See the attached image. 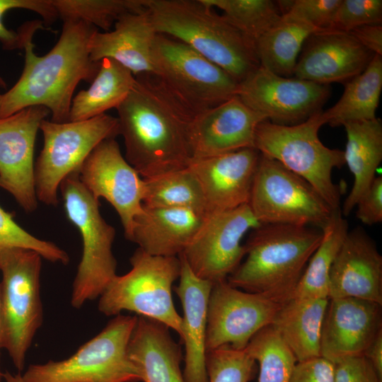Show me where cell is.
Wrapping results in <instances>:
<instances>
[{"instance_id":"6da1fadb","label":"cell","mask_w":382,"mask_h":382,"mask_svg":"<svg viewBox=\"0 0 382 382\" xmlns=\"http://www.w3.org/2000/svg\"><path fill=\"white\" fill-rule=\"evenodd\" d=\"M116 110L125 158L142 178L189 166L196 113L158 75L136 76L132 90Z\"/></svg>"},{"instance_id":"7a4b0ae2","label":"cell","mask_w":382,"mask_h":382,"mask_svg":"<svg viewBox=\"0 0 382 382\" xmlns=\"http://www.w3.org/2000/svg\"><path fill=\"white\" fill-rule=\"evenodd\" d=\"M42 25L28 33L23 49L25 63L16 84L2 94L0 118L10 116L25 108L44 106L55 122L69 121L74 90L81 81L92 82L100 62L90 58L88 42L97 28L82 21H63L62 34L46 54L39 57L33 51V37Z\"/></svg>"},{"instance_id":"3957f363","label":"cell","mask_w":382,"mask_h":382,"mask_svg":"<svg viewBox=\"0 0 382 382\" xmlns=\"http://www.w3.org/2000/svg\"><path fill=\"white\" fill-rule=\"evenodd\" d=\"M323 236L322 229L312 226L261 224L244 245L245 261L226 280L236 288L284 303L291 299Z\"/></svg>"},{"instance_id":"277c9868","label":"cell","mask_w":382,"mask_h":382,"mask_svg":"<svg viewBox=\"0 0 382 382\" xmlns=\"http://www.w3.org/2000/svg\"><path fill=\"white\" fill-rule=\"evenodd\" d=\"M155 30L175 38L238 83L260 66L254 45L202 0H144Z\"/></svg>"},{"instance_id":"5b68a950","label":"cell","mask_w":382,"mask_h":382,"mask_svg":"<svg viewBox=\"0 0 382 382\" xmlns=\"http://www.w3.org/2000/svg\"><path fill=\"white\" fill-rule=\"evenodd\" d=\"M323 112L293 125L264 120L256 128L254 146L262 155L306 180L336 210L340 209L342 189L332 181V171L342 168L345 161L344 151L330 149L319 139V129L326 124Z\"/></svg>"},{"instance_id":"8992f818","label":"cell","mask_w":382,"mask_h":382,"mask_svg":"<svg viewBox=\"0 0 382 382\" xmlns=\"http://www.w3.org/2000/svg\"><path fill=\"white\" fill-rule=\"evenodd\" d=\"M59 189L66 218L79 230L82 241L71 296V305L80 308L98 299L117 275L112 253L115 230L102 216L99 200L83 186L79 172L66 176Z\"/></svg>"},{"instance_id":"52a82bcc","label":"cell","mask_w":382,"mask_h":382,"mask_svg":"<svg viewBox=\"0 0 382 382\" xmlns=\"http://www.w3.org/2000/svg\"><path fill=\"white\" fill-rule=\"evenodd\" d=\"M131 270L116 275L99 296L98 311L107 316L122 311L158 321L181 335L182 317L172 298V286L179 278L178 257L151 255L138 248L129 259Z\"/></svg>"},{"instance_id":"ba28073f","label":"cell","mask_w":382,"mask_h":382,"mask_svg":"<svg viewBox=\"0 0 382 382\" xmlns=\"http://www.w3.org/2000/svg\"><path fill=\"white\" fill-rule=\"evenodd\" d=\"M137 316L119 314L69 357L30 364L23 382H139V373L128 355Z\"/></svg>"},{"instance_id":"9c48e42d","label":"cell","mask_w":382,"mask_h":382,"mask_svg":"<svg viewBox=\"0 0 382 382\" xmlns=\"http://www.w3.org/2000/svg\"><path fill=\"white\" fill-rule=\"evenodd\" d=\"M42 258L37 253L23 248L8 249L0 253L1 349L7 351L20 373L42 323Z\"/></svg>"},{"instance_id":"30bf717a","label":"cell","mask_w":382,"mask_h":382,"mask_svg":"<svg viewBox=\"0 0 382 382\" xmlns=\"http://www.w3.org/2000/svg\"><path fill=\"white\" fill-rule=\"evenodd\" d=\"M44 144L35 165L38 201L56 206L63 180L81 166L103 140L120 134L117 117L102 114L88 120L55 122L42 120Z\"/></svg>"},{"instance_id":"8fae6325","label":"cell","mask_w":382,"mask_h":382,"mask_svg":"<svg viewBox=\"0 0 382 382\" xmlns=\"http://www.w3.org/2000/svg\"><path fill=\"white\" fill-rule=\"evenodd\" d=\"M248 204L260 224L320 229L334 211L306 180L261 154Z\"/></svg>"},{"instance_id":"7c38bea8","label":"cell","mask_w":382,"mask_h":382,"mask_svg":"<svg viewBox=\"0 0 382 382\" xmlns=\"http://www.w3.org/2000/svg\"><path fill=\"white\" fill-rule=\"evenodd\" d=\"M151 62L154 74L196 114L237 96L234 78L175 38L157 33Z\"/></svg>"},{"instance_id":"4fadbf2b","label":"cell","mask_w":382,"mask_h":382,"mask_svg":"<svg viewBox=\"0 0 382 382\" xmlns=\"http://www.w3.org/2000/svg\"><path fill=\"white\" fill-rule=\"evenodd\" d=\"M260 225L248 204L209 214L180 255L198 277L213 284L226 280L245 255L242 238Z\"/></svg>"},{"instance_id":"5bb4252c","label":"cell","mask_w":382,"mask_h":382,"mask_svg":"<svg viewBox=\"0 0 382 382\" xmlns=\"http://www.w3.org/2000/svg\"><path fill=\"white\" fill-rule=\"evenodd\" d=\"M283 303L260 293L242 291L227 280L214 283L207 304V351L224 345L244 349L270 325Z\"/></svg>"},{"instance_id":"9a60e30c","label":"cell","mask_w":382,"mask_h":382,"mask_svg":"<svg viewBox=\"0 0 382 382\" xmlns=\"http://www.w3.org/2000/svg\"><path fill=\"white\" fill-rule=\"evenodd\" d=\"M330 93L328 85L281 76L260 66L239 83L237 96L270 122L293 125L322 110Z\"/></svg>"},{"instance_id":"2e32d148","label":"cell","mask_w":382,"mask_h":382,"mask_svg":"<svg viewBox=\"0 0 382 382\" xmlns=\"http://www.w3.org/2000/svg\"><path fill=\"white\" fill-rule=\"evenodd\" d=\"M79 176L95 198L105 199L115 209L128 239L135 218L143 212L146 184L122 156L115 138L103 140L93 150Z\"/></svg>"},{"instance_id":"e0dca14e","label":"cell","mask_w":382,"mask_h":382,"mask_svg":"<svg viewBox=\"0 0 382 382\" xmlns=\"http://www.w3.org/2000/svg\"><path fill=\"white\" fill-rule=\"evenodd\" d=\"M50 113L34 105L0 118V187L27 212L37 207L34 147L41 122Z\"/></svg>"},{"instance_id":"ac0fdd59","label":"cell","mask_w":382,"mask_h":382,"mask_svg":"<svg viewBox=\"0 0 382 382\" xmlns=\"http://www.w3.org/2000/svg\"><path fill=\"white\" fill-rule=\"evenodd\" d=\"M381 330V305L351 297L329 299L322 324L320 356L335 364L364 355Z\"/></svg>"},{"instance_id":"d6986e66","label":"cell","mask_w":382,"mask_h":382,"mask_svg":"<svg viewBox=\"0 0 382 382\" xmlns=\"http://www.w3.org/2000/svg\"><path fill=\"white\" fill-rule=\"evenodd\" d=\"M301 50L293 76L323 85L348 81L375 55L350 33L335 30L313 33Z\"/></svg>"},{"instance_id":"ffe728a7","label":"cell","mask_w":382,"mask_h":382,"mask_svg":"<svg viewBox=\"0 0 382 382\" xmlns=\"http://www.w3.org/2000/svg\"><path fill=\"white\" fill-rule=\"evenodd\" d=\"M260 154L254 148L193 159L188 168L197 179L207 214L248 203Z\"/></svg>"},{"instance_id":"44dd1931","label":"cell","mask_w":382,"mask_h":382,"mask_svg":"<svg viewBox=\"0 0 382 382\" xmlns=\"http://www.w3.org/2000/svg\"><path fill=\"white\" fill-rule=\"evenodd\" d=\"M266 120L238 96L196 114L191 129L193 159L255 149L256 128Z\"/></svg>"},{"instance_id":"7402d4cb","label":"cell","mask_w":382,"mask_h":382,"mask_svg":"<svg viewBox=\"0 0 382 382\" xmlns=\"http://www.w3.org/2000/svg\"><path fill=\"white\" fill-rule=\"evenodd\" d=\"M348 297L382 306V256L361 228L348 231L330 271L328 298Z\"/></svg>"},{"instance_id":"603a6c76","label":"cell","mask_w":382,"mask_h":382,"mask_svg":"<svg viewBox=\"0 0 382 382\" xmlns=\"http://www.w3.org/2000/svg\"><path fill=\"white\" fill-rule=\"evenodd\" d=\"M156 35L146 8L126 13L116 21L113 30L93 33L88 42L90 58L95 62L114 59L134 76L154 73L151 49Z\"/></svg>"},{"instance_id":"cb8c5ba5","label":"cell","mask_w":382,"mask_h":382,"mask_svg":"<svg viewBox=\"0 0 382 382\" xmlns=\"http://www.w3.org/2000/svg\"><path fill=\"white\" fill-rule=\"evenodd\" d=\"M179 284L174 289L183 309L180 339L185 346V382H208L206 370L207 304L213 283L196 276L182 255Z\"/></svg>"},{"instance_id":"d4e9b609","label":"cell","mask_w":382,"mask_h":382,"mask_svg":"<svg viewBox=\"0 0 382 382\" xmlns=\"http://www.w3.org/2000/svg\"><path fill=\"white\" fill-rule=\"evenodd\" d=\"M207 216L187 209L150 207L143 204V212L135 218L128 240L149 255L178 257Z\"/></svg>"},{"instance_id":"484cf974","label":"cell","mask_w":382,"mask_h":382,"mask_svg":"<svg viewBox=\"0 0 382 382\" xmlns=\"http://www.w3.org/2000/svg\"><path fill=\"white\" fill-rule=\"evenodd\" d=\"M168 329L158 321L137 316L127 351L143 382H185L181 349Z\"/></svg>"},{"instance_id":"4316f807","label":"cell","mask_w":382,"mask_h":382,"mask_svg":"<svg viewBox=\"0 0 382 382\" xmlns=\"http://www.w3.org/2000/svg\"><path fill=\"white\" fill-rule=\"evenodd\" d=\"M343 126L347 134L345 161L354 175L353 186L341 211L348 216L371 185L382 161V122L376 117Z\"/></svg>"},{"instance_id":"83f0119b","label":"cell","mask_w":382,"mask_h":382,"mask_svg":"<svg viewBox=\"0 0 382 382\" xmlns=\"http://www.w3.org/2000/svg\"><path fill=\"white\" fill-rule=\"evenodd\" d=\"M329 299L291 298L271 324L297 361L320 356L322 324Z\"/></svg>"},{"instance_id":"f1b7e54d","label":"cell","mask_w":382,"mask_h":382,"mask_svg":"<svg viewBox=\"0 0 382 382\" xmlns=\"http://www.w3.org/2000/svg\"><path fill=\"white\" fill-rule=\"evenodd\" d=\"M135 82V76L114 59L100 62L97 75L87 90L79 91L72 99L69 121H81L117 108L125 100Z\"/></svg>"},{"instance_id":"f546056e","label":"cell","mask_w":382,"mask_h":382,"mask_svg":"<svg viewBox=\"0 0 382 382\" xmlns=\"http://www.w3.org/2000/svg\"><path fill=\"white\" fill-rule=\"evenodd\" d=\"M316 29L289 14L265 31L255 42L260 66L281 76L291 77L299 54Z\"/></svg>"},{"instance_id":"4dcf8cb0","label":"cell","mask_w":382,"mask_h":382,"mask_svg":"<svg viewBox=\"0 0 382 382\" xmlns=\"http://www.w3.org/2000/svg\"><path fill=\"white\" fill-rule=\"evenodd\" d=\"M382 89V56L375 54L366 68L345 83L343 93L331 108L323 112L331 127L376 118Z\"/></svg>"},{"instance_id":"1f68e13d","label":"cell","mask_w":382,"mask_h":382,"mask_svg":"<svg viewBox=\"0 0 382 382\" xmlns=\"http://www.w3.org/2000/svg\"><path fill=\"white\" fill-rule=\"evenodd\" d=\"M322 230L321 243L311 257L291 298L329 299L330 268L349 231L340 209L332 212Z\"/></svg>"},{"instance_id":"d6a6232c","label":"cell","mask_w":382,"mask_h":382,"mask_svg":"<svg viewBox=\"0 0 382 382\" xmlns=\"http://www.w3.org/2000/svg\"><path fill=\"white\" fill-rule=\"evenodd\" d=\"M144 180V205L187 209L204 216L208 215L200 185L188 166Z\"/></svg>"},{"instance_id":"836d02e7","label":"cell","mask_w":382,"mask_h":382,"mask_svg":"<svg viewBox=\"0 0 382 382\" xmlns=\"http://www.w3.org/2000/svg\"><path fill=\"white\" fill-rule=\"evenodd\" d=\"M202 1L221 10L224 18L253 45L282 17L276 2L270 0Z\"/></svg>"},{"instance_id":"e575fe53","label":"cell","mask_w":382,"mask_h":382,"mask_svg":"<svg viewBox=\"0 0 382 382\" xmlns=\"http://www.w3.org/2000/svg\"><path fill=\"white\" fill-rule=\"evenodd\" d=\"M245 350L259 364L258 382H290L297 361L271 325L257 332Z\"/></svg>"},{"instance_id":"d590c367","label":"cell","mask_w":382,"mask_h":382,"mask_svg":"<svg viewBox=\"0 0 382 382\" xmlns=\"http://www.w3.org/2000/svg\"><path fill=\"white\" fill-rule=\"evenodd\" d=\"M63 21H82L110 31L122 15L146 9L144 0H52Z\"/></svg>"},{"instance_id":"8d00e7d4","label":"cell","mask_w":382,"mask_h":382,"mask_svg":"<svg viewBox=\"0 0 382 382\" xmlns=\"http://www.w3.org/2000/svg\"><path fill=\"white\" fill-rule=\"evenodd\" d=\"M255 361L244 349L224 345L207 352L208 382H249Z\"/></svg>"},{"instance_id":"74e56055","label":"cell","mask_w":382,"mask_h":382,"mask_svg":"<svg viewBox=\"0 0 382 382\" xmlns=\"http://www.w3.org/2000/svg\"><path fill=\"white\" fill-rule=\"evenodd\" d=\"M13 214L0 207V253L11 248H23L37 253L52 262L66 265L68 254L54 243L40 239L20 226L13 219Z\"/></svg>"},{"instance_id":"f35d334b","label":"cell","mask_w":382,"mask_h":382,"mask_svg":"<svg viewBox=\"0 0 382 382\" xmlns=\"http://www.w3.org/2000/svg\"><path fill=\"white\" fill-rule=\"evenodd\" d=\"M14 8L37 13L46 25L52 23L58 18L52 0H0V42L6 50L23 49L28 32L40 23V20L28 21L19 28L18 31L8 29L3 23V16L7 11ZM0 85L5 86L1 77Z\"/></svg>"},{"instance_id":"ab89813d","label":"cell","mask_w":382,"mask_h":382,"mask_svg":"<svg viewBox=\"0 0 382 382\" xmlns=\"http://www.w3.org/2000/svg\"><path fill=\"white\" fill-rule=\"evenodd\" d=\"M381 22V0H341L332 30L349 33L357 27Z\"/></svg>"},{"instance_id":"60d3db41","label":"cell","mask_w":382,"mask_h":382,"mask_svg":"<svg viewBox=\"0 0 382 382\" xmlns=\"http://www.w3.org/2000/svg\"><path fill=\"white\" fill-rule=\"evenodd\" d=\"M340 2L341 0H294L285 14L305 22L317 32L332 30L334 16Z\"/></svg>"},{"instance_id":"b9f144b4","label":"cell","mask_w":382,"mask_h":382,"mask_svg":"<svg viewBox=\"0 0 382 382\" xmlns=\"http://www.w3.org/2000/svg\"><path fill=\"white\" fill-rule=\"evenodd\" d=\"M334 365V382H381L364 355L347 357Z\"/></svg>"},{"instance_id":"7bdbcfd3","label":"cell","mask_w":382,"mask_h":382,"mask_svg":"<svg viewBox=\"0 0 382 382\" xmlns=\"http://www.w3.org/2000/svg\"><path fill=\"white\" fill-rule=\"evenodd\" d=\"M334 364L319 356L296 361L290 382H334Z\"/></svg>"},{"instance_id":"ee69618b","label":"cell","mask_w":382,"mask_h":382,"mask_svg":"<svg viewBox=\"0 0 382 382\" xmlns=\"http://www.w3.org/2000/svg\"><path fill=\"white\" fill-rule=\"evenodd\" d=\"M356 216L363 224L371 226L382 221V177L374 178L366 192L359 199Z\"/></svg>"},{"instance_id":"f6af8a7d","label":"cell","mask_w":382,"mask_h":382,"mask_svg":"<svg viewBox=\"0 0 382 382\" xmlns=\"http://www.w3.org/2000/svg\"><path fill=\"white\" fill-rule=\"evenodd\" d=\"M365 48L374 54L382 56V25L369 24L357 27L349 32Z\"/></svg>"},{"instance_id":"bcb514c9","label":"cell","mask_w":382,"mask_h":382,"mask_svg":"<svg viewBox=\"0 0 382 382\" xmlns=\"http://www.w3.org/2000/svg\"><path fill=\"white\" fill-rule=\"evenodd\" d=\"M364 355L369 359L382 382V330L380 331Z\"/></svg>"},{"instance_id":"7dc6e473","label":"cell","mask_w":382,"mask_h":382,"mask_svg":"<svg viewBox=\"0 0 382 382\" xmlns=\"http://www.w3.org/2000/svg\"><path fill=\"white\" fill-rule=\"evenodd\" d=\"M4 382H23L21 376V373L13 374L10 371H6L3 373Z\"/></svg>"},{"instance_id":"c3c4849f","label":"cell","mask_w":382,"mask_h":382,"mask_svg":"<svg viewBox=\"0 0 382 382\" xmlns=\"http://www.w3.org/2000/svg\"><path fill=\"white\" fill-rule=\"evenodd\" d=\"M1 349V291H0V350Z\"/></svg>"},{"instance_id":"681fc988","label":"cell","mask_w":382,"mask_h":382,"mask_svg":"<svg viewBox=\"0 0 382 382\" xmlns=\"http://www.w3.org/2000/svg\"><path fill=\"white\" fill-rule=\"evenodd\" d=\"M0 382H4V377H3V373L1 372V369H0Z\"/></svg>"},{"instance_id":"f907efd6","label":"cell","mask_w":382,"mask_h":382,"mask_svg":"<svg viewBox=\"0 0 382 382\" xmlns=\"http://www.w3.org/2000/svg\"><path fill=\"white\" fill-rule=\"evenodd\" d=\"M1 96H2V94H0V103H1Z\"/></svg>"}]
</instances>
